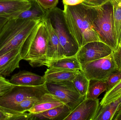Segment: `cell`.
Segmentation results:
<instances>
[{
    "label": "cell",
    "instance_id": "cell-3",
    "mask_svg": "<svg viewBox=\"0 0 121 120\" xmlns=\"http://www.w3.org/2000/svg\"><path fill=\"white\" fill-rule=\"evenodd\" d=\"M48 32L44 20L42 19L35 27L23 44L21 55L33 67L46 66Z\"/></svg>",
    "mask_w": 121,
    "mask_h": 120
},
{
    "label": "cell",
    "instance_id": "cell-22",
    "mask_svg": "<svg viewBox=\"0 0 121 120\" xmlns=\"http://www.w3.org/2000/svg\"><path fill=\"white\" fill-rule=\"evenodd\" d=\"M30 113H19L0 106V120H32Z\"/></svg>",
    "mask_w": 121,
    "mask_h": 120
},
{
    "label": "cell",
    "instance_id": "cell-32",
    "mask_svg": "<svg viewBox=\"0 0 121 120\" xmlns=\"http://www.w3.org/2000/svg\"><path fill=\"white\" fill-rule=\"evenodd\" d=\"M62 1L64 5L74 6L82 3L84 0H62Z\"/></svg>",
    "mask_w": 121,
    "mask_h": 120
},
{
    "label": "cell",
    "instance_id": "cell-11",
    "mask_svg": "<svg viewBox=\"0 0 121 120\" xmlns=\"http://www.w3.org/2000/svg\"><path fill=\"white\" fill-rule=\"evenodd\" d=\"M31 6L29 0H0V17H17Z\"/></svg>",
    "mask_w": 121,
    "mask_h": 120
},
{
    "label": "cell",
    "instance_id": "cell-12",
    "mask_svg": "<svg viewBox=\"0 0 121 120\" xmlns=\"http://www.w3.org/2000/svg\"><path fill=\"white\" fill-rule=\"evenodd\" d=\"M43 19L45 22L48 32L47 51V62L52 60L65 58V57L64 51L60 45L58 37L51 24L50 19L45 15Z\"/></svg>",
    "mask_w": 121,
    "mask_h": 120
},
{
    "label": "cell",
    "instance_id": "cell-9",
    "mask_svg": "<svg viewBox=\"0 0 121 120\" xmlns=\"http://www.w3.org/2000/svg\"><path fill=\"white\" fill-rule=\"evenodd\" d=\"M114 51L107 44L100 41L91 42L80 47L76 54L81 64L105 58Z\"/></svg>",
    "mask_w": 121,
    "mask_h": 120
},
{
    "label": "cell",
    "instance_id": "cell-8",
    "mask_svg": "<svg viewBox=\"0 0 121 120\" xmlns=\"http://www.w3.org/2000/svg\"><path fill=\"white\" fill-rule=\"evenodd\" d=\"M81 70L89 80L104 81L117 71L112 54L105 58L81 64Z\"/></svg>",
    "mask_w": 121,
    "mask_h": 120
},
{
    "label": "cell",
    "instance_id": "cell-30",
    "mask_svg": "<svg viewBox=\"0 0 121 120\" xmlns=\"http://www.w3.org/2000/svg\"><path fill=\"white\" fill-rule=\"evenodd\" d=\"M114 60L116 64L117 70L121 72V44L113 53Z\"/></svg>",
    "mask_w": 121,
    "mask_h": 120
},
{
    "label": "cell",
    "instance_id": "cell-33",
    "mask_svg": "<svg viewBox=\"0 0 121 120\" xmlns=\"http://www.w3.org/2000/svg\"><path fill=\"white\" fill-rule=\"evenodd\" d=\"M8 19V18L0 17V30Z\"/></svg>",
    "mask_w": 121,
    "mask_h": 120
},
{
    "label": "cell",
    "instance_id": "cell-35",
    "mask_svg": "<svg viewBox=\"0 0 121 120\" xmlns=\"http://www.w3.org/2000/svg\"><path fill=\"white\" fill-rule=\"evenodd\" d=\"M30 1H37L36 0H29Z\"/></svg>",
    "mask_w": 121,
    "mask_h": 120
},
{
    "label": "cell",
    "instance_id": "cell-36",
    "mask_svg": "<svg viewBox=\"0 0 121 120\" xmlns=\"http://www.w3.org/2000/svg\"><path fill=\"white\" fill-rule=\"evenodd\" d=\"M119 1H121V0H119Z\"/></svg>",
    "mask_w": 121,
    "mask_h": 120
},
{
    "label": "cell",
    "instance_id": "cell-10",
    "mask_svg": "<svg viewBox=\"0 0 121 120\" xmlns=\"http://www.w3.org/2000/svg\"><path fill=\"white\" fill-rule=\"evenodd\" d=\"M100 106L98 98H85L65 120H94Z\"/></svg>",
    "mask_w": 121,
    "mask_h": 120
},
{
    "label": "cell",
    "instance_id": "cell-24",
    "mask_svg": "<svg viewBox=\"0 0 121 120\" xmlns=\"http://www.w3.org/2000/svg\"><path fill=\"white\" fill-rule=\"evenodd\" d=\"M77 90L82 96L86 97L89 85L90 80L82 71L80 70L72 81Z\"/></svg>",
    "mask_w": 121,
    "mask_h": 120
},
{
    "label": "cell",
    "instance_id": "cell-18",
    "mask_svg": "<svg viewBox=\"0 0 121 120\" xmlns=\"http://www.w3.org/2000/svg\"><path fill=\"white\" fill-rule=\"evenodd\" d=\"M121 107V97L104 106H99L94 120H113Z\"/></svg>",
    "mask_w": 121,
    "mask_h": 120
},
{
    "label": "cell",
    "instance_id": "cell-1",
    "mask_svg": "<svg viewBox=\"0 0 121 120\" xmlns=\"http://www.w3.org/2000/svg\"><path fill=\"white\" fill-rule=\"evenodd\" d=\"M63 11L67 27L79 48L89 42L101 41L93 26L96 7L83 3L64 5Z\"/></svg>",
    "mask_w": 121,
    "mask_h": 120
},
{
    "label": "cell",
    "instance_id": "cell-15",
    "mask_svg": "<svg viewBox=\"0 0 121 120\" xmlns=\"http://www.w3.org/2000/svg\"><path fill=\"white\" fill-rule=\"evenodd\" d=\"M80 70H70L56 68H48L43 76L46 82L72 81Z\"/></svg>",
    "mask_w": 121,
    "mask_h": 120
},
{
    "label": "cell",
    "instance_id": "cell-34",
    "mask_svg": "<svg viewBox=\"0 0 121 120\" xmlns=\"http://www.w3.org/2000/svg\"><path fill=\"white\" fill-rule=\"evenodd\" d=\"M113 120H121V107L118 111L116 116L114 118Z\"/></svg>",
    "mask_w": 121,
    "mask_h": 120
},
{
    "label": "cell",
    "instance_id": "cell-25",
    "mask_svg": "<svg viewBox=\"0 0 121 120\" xmlns=\"http://www.w3.org/2000/svg\"><path fill=\"white\" fill-rule=\"evenodd\" d=\"M121 97V80L111 89L106 91L100 104L104 106L116 101Z\"/></svg>",
    "mask_w": 121,
    "mask_h": 120
},
{
    "label": "cell",
    "instance_id": "cell-19",
    "mask_svg": "<svg viewBox=\"0 0 121 120\" xmlns=\"http://www.w3.org/2000/svg\"><path fill=\"white\" fill-rule=\"evenodd\" d=\"M46 66L48 68H56L70 70H81V64L76 58V55L48 61Z\"/></svg>",
    "mask_w": 121,
    "mask_h": 120
},
{
    "label": "cell",
    "instance_id": "cell-5",
    "mask_svg": "<svg viewBox=\"0 0 121 120\" xmlns=\"http://www.w3.org/2000/svg\"><path fill=\"white\" fill-rule=\"evenodd\" d=\"M45 15L50 19L64 51L65 57L76 55L79 47L67 27L63 10L56 7L46 11Z\"/></svg>",
    "mask_w": 121,
    "mask_h": 120
},
{
    "label": "cell",
    "instance_id": "cell-31",
    "mask_svg": "<svg viewBox=\"0 0 121 120\" xmlns=\"http://www.w3.org/2000/svg\"><path fill=\"white\" fill-rule=\"evenodd\" d=\"M110 0H84L82 3L90 6L96 7L100 6Z\"/></svg>",
    "mask_w": 121,
    "mask_h": 120
},
{
    "label": "cell",
    "instance_id": "cell-2",
    "mask_svg": "<svg viewBox=\"0 0 121 120\" xmlns=\"http://www.w3.org/2000/svg\"><path fill=\"white\" fill-rule=\"evenodd\" d=\"M42 20L17 17L9 19L0 30V56L13 49L22 48L28 37Z\"/></svg>",
    "mask_w": 121,
    "mask_h": 120
},
{
    "label": "cell",
    "instance_id": "cell-29",
    "mask_svg": "<svg viewBox=\"0 0 121 120\" xmlns=\"http://www.w3.org/2000/svg\"><path fill=\"white\" fill-rule=\"evenodd\" d=\"M40 6L46 11L49 10L56 7L59 0H36Z\"/></svg>",
    "mask_w": 121,
    "mask_h": 120
},
{
    "label": "cell",
    "instance_id": "cell-4",
    "mask_svg": "<svg viewBox=\"0 0 121 120\" xmlns=\"http://www.w3.org/2000/svg\"><path fill=\"white\" fill-rule=\"evenodd\" d=\"M96 7V15L93 23L94 29L101 41L107 44L114 51L118 46L112 3L110 0Z\"/></svg>",
    "mask_w": 121,
    "mask_h": 120
},
{
    "label": "cell",
    "instance_id": "cell-6",
    "mask_svg": "<svg viewBox=\"0 0 121 120\" xmlns=\"http://www.w3.org/2000/svg\"><path fill=\"white\" fill-rule=\"evenodd\" d=\"M46 85L48 91L72 111L86 98L79 93L72 81L46 82Z\"/></svg>",
    "mask_w": 121,
    "mask_h": 120
},
{
    "label": "cell",
    "instance_id": "cell-17",
    "mask_svg": "<svg viewBox=\"0 0 121 120\" xmlns=\"http://www.w3.org/2000/svg\"><path fill=\"white\" fill-rule=\"evenodd\" d=\"M65 104L38 114H32L33 120H65L72 112Z\"/></svg>",
    "mask_w": 121,
    "mask_h": 120
},
{
    "label": "cell",
    "instance_id": "cell-27",
    "mask_svg": "<svg viewBox=\"0 0 121 120\" xmlns=\"http://www.w3.org/2000/svg\"><path fill=\"white\" fill-rule=\"evenodd\" d=\"M15 86L9 80L0 76V97L8 93Z\"/></svg>",
    "mask_w": 121,
    "mask_h": 120
},
{
    "label": "cell",
    "instance_id": "cell-20",
    "mask_svg": "<svg viewBox=\"0 0 121 120\" xmlns=\"http://www.w3.org/2000/svg\"><path fill=\"white\" fill-rule=\"evenodd\" d=\"M30 2L31 7L21 13L17 18L21 19H43L46 11L40 6L37 1Z\"/></svg>",
    "mask_w": 121,
    "mask_h": 120
},
{
    "label": "cell",
    "instance_id": "cell-23",
    "mask_svg": "<svg viewBox=\"0 0 121 120\" xmlns=\"http://www.w3.org/2000/svg\"><path fill=\"white\" fill-rule=\"evenodd\" d=\"M110 1L113 7L114 25L118 46L121 44V1L119 0Z\"/></svg>",
    "mask_w": 121,
    "mask_h": 120
},
{
    "label": "cell",
    "instance_id": "cell-21",
    "mask_svg": "<svg viewBox=\"0 0 121 120\" xmlns=\"http://www.w3.org/2000/svg\"><path fill=\"white\" fill-rule=\"evenodd\" d=\"M107 90V86L106 81L91 80H90L86 98L89 99H97L102 93Z\"/></svg>",
    "mask_w": 121,
    "mask_h": 120
},
{
    "label": "cell",
    "instance_id": "cell-16",
    "mask_svg": "<svg viewBox=\"0 0 121 120\" xmlns=\"http://www.w3.org/2000/svg\"><path fill=\"white\" fill-rule=\"evenodd\" d=\"M64 104L50 93H46L41 97L39 101L27 112L38 114L49 110Z\"/></svg>",
    "mask_w": 121,
    "mask_h": 120
},
{
    "label": "cell",
    "instance_id": "cell-28",
    "mask_svg": "<svg viewBox=\"0 0 121 120\" xmlns=\"http://www.w3.org/2000/svg\"><path fill=\"white\" fill-rule=\"evenodd\" d=\"M121 80V72L117 71L112 73L105 80L107 85V91L111 89Z\"/></svg>",
    "mask_w": 121,
    "mask_h": 120
},
{
    "label": "cell",
    "instance_id": "cell-14",
    "mask_svg": "<svg viewBox=\"0 0 121 120\" xmlns=\"http://www.w3.org/2000/svg\"><path fill=\"white\" fill-rule=\"evenodd\" d=\"M10 82L16 86H37L46 83L43 76L26 70H22L13 75Z\"/></svg>",
    "mask_w": 121,
    "mask_h": 120
},
{
    "label": "cell",
    "instance_id": "cell-26",
    "mask_svg": "<svg viewBox=\"0 0 121 120\" xmlns=\"http://www.w3.org/2000/svg\"><path fill=\"white\" fill-rule=\"evenodd\" d=\"M42 96L26 99L11 106L8 109L17 112H25L31 108L36 102L39 100Z\"/></svg>",
    "mask_w": 121,
    "mask_h": 120
},
{
    "label": "cell",
    "instance_id": "cell-13",
    "mask_svg": "<svg viewBox=\"0 0 121 120\" xmlns=\"http://www.w3.org/2000/svg\"><path fill=\"white\" fill-rule=\"evenodd\" d=\"M22 48L11 50L0 56V76H9L20 67Z\"/></svg>",
    "mask_w": 121,
    "mask_h": 120
},
{
    "label": "cell",
    "instance_id": "cell-7",
    "mask_svg": "<svg viewBox=\"0 0 121 120\" xmlns=\"http://www.w3.org/2000/svg\"><path fill=\"white\" fill-rule=\"evenodd\" d=\"M48 91L46 83L37 86L16 85L5 95L0 97V106L9 108L14 104L30 98L40 97Z\"/></svg>",
    "mask_w": 121,
    "mask_h": 120
}]
</instances>
